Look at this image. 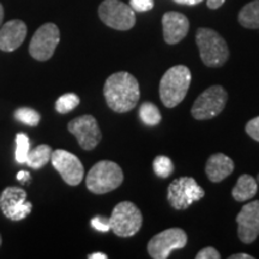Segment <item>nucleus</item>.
<instances>
[{"instance_id": "f257e3e1", "label": "nucleus", "mask_w": 259, "mask_h": 259, "mask_svg": "<svg viewBox=\"0 0 259 259\" xmlns=\"http://www.w3.org/2000/svg\"><path fill=\"white\" fill-rule=\"evenodd\" d=\"M103 95L112 111L116 113L130 112L137 106L139 100V84L128 72H115L107 78Z\"/></svg>"}, {"instance_id": "f03ea898", "label": "nucleus", "mask_w": 259, "mask_h": 259, "mask_svg": "<svg viewBox=\"0 0 259 259\" xmlns=\"http://www.w3.org/2000/svg\"><path fill=\"white\" fill-rule=\"evenodd\" d=\"M191 84V71L184 65L170 67L160 82L161 101L168 108H174L185 99Z\"/></svg>"}, {"instance_id": "7ed1b4c3", "label": "nucleus", "mask_w": 259, "mask_h": 259, "mask_svg": "<svg viewBox=\"0 0 259 259\" xmlns=\"http://www.w3.org/2000/svg\"><path fill=\"white\" fill-rule=\"evenodd\" d=\"M196 42L200 59L206 66L220 67L228 60V46L218 31L209 28H199L196 34Z\"/></svg>"}, {"instance_id": "20e7f679", "label": "nucleus", "mask_w": 259, "mask_h": 259, "mask_svg": "<svg viewBox=\"0 0 259 259\" xmlns=\"http://www.w3.org/2000/svg\"><path fill=\"white\" fill-rule=\"evenodd\" d=\"M124 181V173L119 164L113 161H100L94 164L87 176L85 183L90 192L95 194L114 191Z\"/></svg>"}, {"instance_id": "39448f33", "label": "nucleus", "mask_w": 259, "mask_h": 259, "mask_svg": "<svg viewBox=\"0 0 259 259\" xmlns=\"http://www.w3.org/2000/svg\"><path fill=\"white\" fill-rule=\"evenodd\" d=\"M109 227L115 235L128 238L137 234L143 223L141 210L131 202H121L113 209L112 216L108 219Z\"/></svg>"}, {"instance_id": "423d86ee", "label": "nucleus", "mask_w": 259, "mask_h": 259, "mask_svg": "<svg viewBox=\"0 0 259 259\" xmlns=\"http://www.w3.org/2000/svg\"><path fill=\"white\" fill-rule=\"evenodd\" d=\"M99 17L107 27L115 30H130L136 24L134 9L120 0L102 2L99 6Z\"/></svg>"}, {"instance_id": "0eeeda50", "label": "nucleus", "mask_w": 259, "mask_h": 259, "mask_svg": "<svg viewBox=\"0 0 259 259\" xmlns=\"http://www.w3.org/2000/svg\"><path fill=\"white\" fill-rule=\"evenodd\" d=\"M227 99L228 95L221 85H212L197 97L191 113L197 120H209L223 111Z\"/></svg>"}, {"instance_id": "6e6552de", "label": "nucleus", "mask_w": 259, "mask_h": 259, "mask_svg": "<svg viewBox=\"0 0 259 259\" xmlns=\"http://www.w3.org/2000/svg\"><path fill=\"white\" fill-rule=\"evenodd\" d=\"M204 190L191 177H181L171 181L168 187V202L174 209H187L191 204L202 199Z\"/></svg>"}, {"instance_id": "1a4fd4ad", "label": "nucleus", "mask_w": 259, "mask_h": 259, "mask_svg": "<svg viewBox=\"0 0 259 259\" xmlns=\"http://www.w3.org/2000/svg\"><path fill=\"white\" fill-rule=\"evenodd\" d=\"M60 42L59 28L54 23H45L35 31L29 45V53L37 61H47L53 57Z\"/></svg>"}, {"instance_id": "9d476101", "label": "nucleus", "mask_w": 259, "mask_h": 259, "mask_svg": "<svg viewBox=\"0 0 259 259\" xmlns=\"http://www.w3.org/2000/svg\"><path fill=\"white\" fill-rule=\"evenodd\" d=\"M0 210L11 221H21L31 212L32 204L27 202V192L23 189L8 186L0 194Z\"/></svg>"}, {"instance_id": "9b49d317", "label": "nucleus", "mask_w": 259, "mask_h": 259, "mask_svg": "<svg viewBox=\"0 0 259 259\" xmlns=\"http://www.w3.org/2000/svg\"><path fill=\"white\" fill-rule=\"evenodd\" d=\"M187 244L186 233L180 228H169L158 233L149 241L148 252L154 259H166L170 252L184 248Z\"/></svg>"}, {"instance_id": "f8f14e48", "label": "nucleus", "mask_w": 259, "mask_h": 259, "mask_svg": "<svg viewBox=\"0 0 259 259\" xmlns=\"http://www.w3.org/2000/svg\"><path fill=\"white\" fill-rule=\"evenodd\" d=\"M51 162L54 169L60 174L67 185L77 186L83 180L84 168L76 155L63 149H58L56 151H52Z\"/></svg>"}, {"instance_id": "ddd939ff", "label": "nucleus", "mask_w": 259, "mask_h": 259, "mask_svg": "<svg viewBox=\"0 0 259 259\" xmlns=\"http://www.w3.org/2000/svg\"><path fill=\"white\" fill-rule=\"evenodd\" d=\"M67 128L84 150H93L101 141L102 135L93 115H82L69 122Z\"/></svg>"}, {"instance_id": "4468645a", "label": "nucleus", "mask_w": 259, "mask_h": 259, "mask_svg": "<svg viewBox=\"0 0 259 259\" xmlns=\"http://www.w3.org/2000/svg\"><path fill=\"white\" fill-rule=\"evenodd\" d=\"M239 239L244 244H252L259 235V200L246 204L236 216Z\"/></svg>"}, {"instance_id": "2eb2a0df", "label": "nucleus", "mask_w": 259, "mask_h": 259, "mask_svg": "<svg viewBox=\"0 0 259 259\" xmlns=\"http://www.w3.org/2000/svg\"><path fill=\"white\" fill-rule=\"evenodd\" d=\"M163 38L167 44L176 45L186 36L190 29V22L185 15L180 12H167L162 17Z\"/></svg>"}, {"instance_id": "dca6fc26", "label": "nucleus", "mask_w": 259, "mask_h": 259, "mask_svg": "<svg viewBox=\"0 0 259 259\" xmlns=\"http://www.w3.org/2000/svg\"><path fill=\"white\" fill-rule=\"evenodd\" d=\"M27 24L21 19H12L0 28V51L14 52L27 37Z\"/></svg>"}, {"instance_id": "f3484780", "label": "nucleus", "mask_w": 259, "mask_h": 259, "mask_svg": "<svg viewBox=\"0 0 259 259\" xmlns=\"http://www.w3.org/2000/svg\"><path fill=\"white\" fill-rule=\"evenodd\" d=\"M234 170V162L225 154H215L206 162V176L212 183H220Z\"/></svg>"}, {"instance_id": "a211bd4d", "label": "nucleus", "mask_w": 259, "mask_h": 259, "mask_svg": "<svg viewBox=\"0 0 259 259\" xmlns=\"http://www.w3.org/2000/svg\"><path fill=\"white\" fill-rule=\"evenodd\" d=\"M258 183L253 177L244 174L236 181L235 186L233 187L232 196L236 202H246L252 199L257 194Z\"/></svg>"}, {"instance_id": "6ab92c4d", "label": "nucleus", "mask_w": 259, "mask_h": 259, "mask_svg": "<svg viewBox=\"0 0 259 259\" xmlns=\"http://www.w3.org/2000/svg\"><path fill=\"white\" fill-rule=\"evenodd\" d=\"M238 21L244 28L259 29V0L246 4L239 12Z\"/></svg>"}, {"instance_id": "aec40b11", "label": "nucleus", "mask_w": 259, "mask_h": 259, "mask_svg": "<svg viewBox=\"0 0 259 259\" xmlns=\"http://www.w3.org/2000/svg\"><path fill=\"white\" fill-rule=\"evenodd\" d=\"M51 156L52 148L50 145L42 144L29 151L25 163L30 168H34V169H40L51 161Z\"/></svg>"}, {"instance_id": "412c9836", "label": "nucleus", "mask_w": 259, "mask_h": 259, "mask_svg": "<svg viewBox=\"0 0 259 259\" xmlns=\"http://www.w3.org/2000/svg\"><path fill=\"white\" fill-rule=\"evenodd\" d=\"M139 118L148 126H156L160 124L162 116L158 108L154 103L144 102L139 107Z\"/></svg>"}, {"instance_id": "4be33fe9", "label": "nucleus", "mask_w": 259, "mask_h": 259, "mask_svg": "<svg viewBox=\"0 0 259 259\" xmlns=\"http://www.w3.org/2000/svg\"><path fill=\"white\" fill-rule=\"evenodd\" d=\"M79 96L76 95V94H65V95L60 96L59 99L57 100L56 109L58 113H60V114H66V113L73 111V109L79 105Z\"/></svg>"}, {"instance_id": "5701e85b", "label": "nucleus", "mask_w": 259, "mask_h": 259, "mask_svg": "<svg viewBox=\"0 0 259 259\" xmlns=\"http://www.w3.org/2000/svg\"><path fill=\"white\" fill-rule=\"evenodd\" d=\"M29 151H30V141L25 134L16 135V161L18 163H25Z\"/></svg>"}, {"instance_id": "b1692460", "label": "nucleus", "mask_w": 259, "mask_h": 259, "mask_svg": "<svg viewBox=\"0 0 259 259\" xmlns=\"http://www.w3.org/2000/svg\"><path fill=\"white\" fill-rule=\"evenodd\" d=\"M15 118L16 120L23 122V124L31 126V127H35L40 124L41 120V115L38 114V112L35 111L32 108H18L17 111L15 112Z\"/></svg>"}, {"instance_id": "393cba45", "label": "nucleus", "mask_w": 259, "mask_h": 259, "mask_svg": "<svg viewBox=\"0 0 259 259\" xmlns=\"http://www.w3.org/2000/svg\"><path fill=\"white\" fill-rule=\"evenodd\" d=\"M154 171L157 177L168 178L174 171V164L169 157L157 156L154 160Z\"/></svg>"}, {"instance_id": "a878e982", "label": "nucleus", "mask_w": 259, "mask_h": 259, "mask_svg": "<svg viewBox=\"0 0 259 259\" xmlns=\"http://www.w3.org/2000/svg\"><path fill=\"white\" fill-rule=\"evenodd\" d=\"M130 6L135 12H147L154 8V0H130Z\"/></svg>"}, {"instance_id": "bb28decb", "label": "nucleus", "mask_w": 259, "mask_h": 259, "mask_svg": "<svg viewBox=\"0 0 259 259\" xmlns=\"http://www.w3.org/2000/svg\"><path fill=\"white\" fill-rule=\"evenodd\" d=\"M246 132H247V135L252 139L259 142V116L247 122V125H246Z\"/></svg>"}, {"instance_id": "cd10ccee", "label": "nucleus", "mask_w": 259, "mask_h": 259, "mask_svg": "<svg viewBox=\"0 0 259 259\" xmlns=\"http://www.w3.org/2000/svg\"><path fill=\"white\" fill-rule=\"evenodd\" d=\"M92 227L94 229H96V231L102 232V233L108 232L109 229H111L108 219L102 218V216H96V218H94L92 220Z\"/></svg>"}, {"instance_id": "c85d7f7f", "label": "nucleus", "mask_w": 259, "mask_h": 259, "mask_svg": "<svg viewBox=\"0 0 259 259\" xmlns=\"http://www.w3.org/2000/svg\"><path fill=\"white\" fill-rule=\"evenodd\" d=\"M197 259H220L221 258V254L220 252L213 247H205L203 250H200L196 255Z\"/></svg>"}, {"instance_id": "c756f323", "label": "nucleus", "mask_w": 259, "mask_h": 259, "mask_svg": "<svg viewBox=\"0 0 259 259\" xmlns=\"http://www.w3.org/2000/svg\"><path fill=\"white\" fill-rule=\"evenodd\" d=\"M225 2L226 0H208V2H206V5H208L209 9L215 10L221 8V6L225 4Z\"/></svg>"}, {"instance_id": "7c9ffc66", "label": "nucleus", "mask_w": 259, "mask_h": 259, "mask_svg": "<svg viewBox=\"0 0 259 259\" xmlns=\"http://www.w3.org/2000/svg\"><path fill=\"white\" fill-rule=\"evenodd\" d=\"M29 179H30V173H29V171L22 170L17 174V180L21 181L22 184H25L27 181H29Z\"/></svg>"}, {"instance_id": "2f4dec72", "label": "nucleus", "mask_w": 259, "mask_h": 259, "mask_svg": "<svg viewBox=\"0 0 259 259\" xmlns=\"http://www.w3.org/2000/svg\"><path fill=\"white\" fill-rule=\"evenodd\" d=\"M174 2L183 5H197L199 4V3H202L203 0H174Z\"/></svg>"}, {"instance_id": "473e14b6", "label": "nucleus", "mask_w": 259, "mask_h": 259, "mask_svg": "<svg viewBox=\"0 0 259 259\" xmlns=\"http://www.w3.org/2000/svg\"><path fill=\"white\" fill-rule=\"evenodd\" d=\"M229 259H253V257L247 253H236V254H232Z\"/></svg>"}, {"instance_id": "72a5a7b5", "label": "nucleus", "mask_w": 259, "mask_h": 259, "mask_svg": "<svg viewBox=\"0 0 259 259\" xmlns=\"http://www.w3.org/2000/svg\"><path fill=\"white\" fill-rule=\"evenodd\" d=\"M89 259H107V254L101 253V252H96V253H92L88 255Z\"/></svg>"}, {"instance_id": "f704fd0d", "label": "nucleus", "mask_w": 259, "mask_h": 259, "mask_svg": "<svg viewBox=\"0 0 259 259\" xmlns=\"http://www.w3.org/2000/svg\"><path fill=\"white\" fill-rule=\"evenodd\" d=\"M3 19H4V8L0 4V25L3 23Z\"/></svg>"}, {"instance_id": "c9c22d12", "label": "nucleus", "mask_w": 259, "mask_h": 259, "mask_svg": "<svg viewBox=\"0 0 259 259\" xmlns=\"http://www.w3.org/2000/svg\"><path fill=\"white\" fill-rule=\"evenodd\" d=\"M257 183H258V189H259V174H258V178H257Z\"/></svg>"}, {"instance_id": "e433bc0d", "label": "nucleus", "mask_w": 259, "mask_h": 259, "mask_svg": "<svg viewBox=\"0 0 259 259\" xmlns=\"http://www.w3.org/2000/svg\"><path fill=\"white\" fill-rule=\"evenodd\" d=\"M0 245H2V235H0Z\"/></svg>"}]
</instances>
